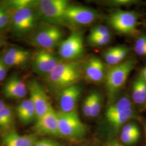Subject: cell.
I'll use <instances>...</instances> for the list:
<instances>
[{"mask_svg":"<svg viewBox=\"0 0 146 146\" xmlns=\"http://www.w3.org/2000/svg\"><path fill=\"white\" fill-rule=\"evenodd\" d=\"M84 61H62L47 77L46 81L51 90L60 92L78 84L84 76Z\"/></svg>","mask_w":146,"mask_h":146,"instance_id":"1","label":"cell"},{"mask_svg":"<svg viewBox=\"0 0 146 146\" xmlns=\"http://www.w3.org/2000/svg\"><path fill=\"white\" fill-rule=\"evenodd\" d=\"M135 64V60L131 58L107 69L104 82L110 99L115 98L125 86Z\"/></svg>","mask_w":146,"mask_h":146,"instance_id":"2","label":"cell"},{"mask_svg":"<svg viewBox=\"0 0 146 146\" xmlns=\"http://www.w3.org/2000/svg\"><path fill=\"white\" fill-rule=\"evenodd\" d=\"M69 2L66 0L37 1L35 8L39 19L46 23L52 25H66V12Z\"/></svg>","mask_w":146,"mask_h":146,"instance_id":"3","label":"cell"},{"mask_svg":"<svg viewBox=\"0 0 146 146\" xmlns=\"http://www.w3.org/2000/svg\"><path fill=\"white\" fill-rule=\"evenodd\" d=\"M63 40V33L57 26L45 23L34 31L29 42L35 47L49 50L58 47Z\"/></svg>","mask_w":146,"mask_h":146,"instance_id":"4","label":"cell"},{"mask_svg":"<svg viewBox=\"0 0 146 146\" xmlns=\"http://www.w3.org/2000/svg\"><path fill=\"white\" fill-rule=\"evenodd\" d=\"M58 57L63 61H81L85 54L84 32L74 30L58 46Z\"/></svg>","mask_w":146,"mask_h":146,"instance_id":"5","label":"cell"},{"mask_svg":"<svg viewBox=\"0 0 146 146\" xmlns=\"http://www.w3.org/2000/svg\"><path fill=\"white\" fill-rule=\"evenodd\" d=\"M57 115L61 137L77 140L86 134L87 128L81 121L76 110L69 113L60 111L57 112Z\"/></svg>","mask_w":146,"mask_h":146,"instance_id":"6","label":"cell"},{"mask_svg":"<svg viewBox=\"0 0 146 146\" xmlns=\"http://www.w3.org/2000/svg\"><path fill=\"white\" fill-rule=\"evenodd\" d=\"M38 19L35 5L16 11L11 17L13 31L18 36L26 35L36 28Z\"/></svg>","mask_w":146,"mask_h":146,"instance_id":"7","label":"cell"},{"mask_svg":"<svg viewBox=\"0 0 146 146\" xmlns=\"http://www.w3.org/2000/svg\"><path fill=\"white\" fill-rule=\"evenodd\" d=\"M139 15L135 11L116 9L113 11L108 18V23L114 30L121 34H135Z\"/></svg>","mask_w":146,"mask_h":146,"instance_id":"8","label":"cell"},{"mask_svg":"<svg viewBox=\"0 0 146 146\" xmlns=\"http://www.w3.org/2000/svg\"><path fill=\"white\" fill-rule=\"evenodd\" d=\"M100 18L99 12L82 5H69L65 14L66 25L78 27L90 25Z\"/></svg>","mask_w":146,"mask_h":146,"instance_id":"9","label":"cell"},{"mask_svg":"<svg viewBox=\"0 0 146 146\" xmlns=\"http://www.w3.org/2000/svg\"><path fill=\"white\" fill-rule=\"evenodd\" d=\"M27 87L30 94L29 99L35 107L37 120L47 114L52 108V106L44 89L37 80H30Z\"/></svg>","mask_w":146,"mask_h":146,"instance_id":"10","label":"cell"},{"mask_svg":"<svg viewBox=\"0 0 146 146\" xmlns=\"http://www.w3.org/2000/svg\"><path fill=\"white\" fill-rule=\"evenodd\" d=\"M62 61L49 50H42L35 55L33 60V68L38 75L47 77Z\"/></svg>","mask_w":146,"mask_h":146,"instance_id":"11","label":"cell"},{"mask_svg":"<svg viewBox=\"0 0 146 146\" xmlns=\"http://www.w3.org/2000/svg\"><path fill=\"white\" fill-rule=\"evenodd\" d=\"M82 88L79 84H76L61 91L59 93L58 104L60 111L69 113L76 110Z\"/></svg>","mask_w":146,"mask_h":146,"instance_id":"12","label":"cell"},{"mask_svg":"<svg viewBox=\"0 0 146 146\" xmlns=\"http://www.w3.org/2000/svg\"><path fill=\"white\" fill-rule=\"evenodd\" d=\"M35 129L40 134L61 137L57 112L53 108L36 120Z\"/></svg>","mask_w":146,"mask_h":146,"instance_id":"13","label":"cell"},{"mask_svg":"<svg viewBox=\"0 0 146 146\" xmlns=\"http://www.w3.org/2000/svg\"><path fill=\"white\" fill-rule=\"evenodd\" d=\"M107 70L104 63L97 57H92L84 62V76L91 82H104Z\"/></svg>","mask_w":146,"mask_h":146,"instance_id":"14","label":"cell"},{"mask_svg":"<svg viewBox=\"0 0 146 146\" xmlns=\"http://www.w3.org/2000/svg\"><path fill=\"white\" fill-rule=\"evenodd\" d=\"M2 91L8 99L20 100L28 93L27 85L18 75L13 74L8 78L2 87Z\"/></svg>","mask_w":146,"mask_h":146,"instance_id":"15","label":"cell"},{"mask_svg":"<svg viewBox=\"0 0 146 146\" xmlns=\"http://www.w3.org/2000/svg\"><path fill=\"white\" fill-rule=\"evenodd\" d=\"M2 56L7 67H22L28 63L31 58V52L19 47H11L7 49Z\"/></svg>","mask_w":146,"mask_h":146,"instance_id":"16","label":"cell"},{"mask_svg":"<svg viewBox=\"0 0 146 146\" xmlns=\"http://www.w3.org/2000/svg\"><path fill=\"white\" fill-rule=\"evenodd\" d=\"M1 139L5 146H33L38 140L34 135H20L13 129L4 131Z\"/></svg>","mask_w":146,"mask_h":146,"instance_id":"17","label":"cell"},{"mask_svg":"<svg viewBox=\"0 0 146 146\" xmlns=\"http://www.w3.org/2000/svg\"><path fill=\"white\" fill-rule=\"evenodd\" d=\"M130 52V49L125 46H116L110 48L104 54L105 62L110 66L119 64L125 61Z\"/></svg>","mask_w":146,"mask_h":146,"instance_id":"18","label":"cell"},{"mask_svg":"<svg viewBox=\"0 0 146 146\" xmlns=\"http://www.w3.org/2000/svg\"><path fill=\"white\" fill-rule=\"evenodd\" d=\"M17 115L21 123L28 125L36 120L35 107L31 100H24L17 106Z\"/></svg>","mask_w":146,"mask_h":146,"instance_id":"19","label":"cell"},{"mask_svg":"<svg viewBox=\"0 0 146 146\" xmlns=\"http://www.w3.org/2000/svg\"><path fill=\"white\" fill-rule=\"evenodd\" d=\"M131 99L134 104L141 108H146V82L141 75L133 84Z\"/></svg>","mask_w":146,"mask_h":146,"instance_id":"20","label":"cell"},{"mask_svg":"<svg viewBox=\"0 0 146 146\" xmlns=\"http://www.w3.org/2000/svg\"><path fill=\"white\" fill-rule=\"evenodd\" d=\"M134 108L132 101L127 95L121 96L110 103L105 112L106 117L118 114Z\"/></svg>","mask_w":146,"mask_h":146,"instance_id":"21","label":"cell"},{"mask_svg":"<svg viewBox=\"0 0 146 146\" xmlns=\"http://www.w3.org/2000/svg\"><path fill=\"white\" fill-rule=\"evenodd\" d=\"M136 111L134 108L126 111L106 117L110 125L115 130L117 131L125 125L127 122L136 117Z\"/></svg>","mask_w":146,"mask_h":146,"instance_id":"22","label":"cell"},{"mask_svg":"<svg viewBox=\"0 0 146 146\" xmlns=\"http://www.w3.org/2000/svg\"><path fill=\"white\" fill-rule=\"evenodd\" d=\"M15 122V116L13 110L7 106L0 110V130L4 131L12 129Z\"/></svg>","mask_w":146,"mask_h":146,"instance_id":"23","label":"cell"},{"mask_svg":"<svg viewBox=\"0 0 146 146\" xmlns=\"http://www.w3.org/2000/svg\"><path fill=\"white\" fill-rule=\"evenodd\" d=\"M37 1L33 0H11L5 2L3 3L10 11H19L23 8L34 6L36 4Z\"/></svg>","mask_w":146,"mask_h":146,"instance_id":"24","label":"cell"},{"mask_svg":"<svg viewBox=\"0 0 146 146\" xmlns=\"http://www.w3.org/2000/svg\"><path fill=\"white\" fill-rule=\"evenodd\" d=\"M11 17L10 11L3 3H0V31H5L11 25Z\"/></svg>","mask_w":146,"mask_h":146,"instance_id":"25","label":"cell"},{"mask_svg":"<svg viewBox=\"0 0 146 146\" xmlns=\"http://www.w3.org/2000/svg\"><path fill=\"white\" fill-rule=\"evenodd\" d=\"M92 95V114L91 117H97L101 111L102 104V98L99 93L94 92Z\"/></svg>","mask_w":146,"mask_h":146,"instance_id":"26","label":"cell"},{"mask_svg":"<svg viewBox=\"0 0 146 146\" xmlns=\"http://www.w3.org/2000/svg\"><path fill=\"white\" fill-rule=\"evenodd\" d=\"M111 40V34L101 36L87 38V41L89 45L93 47H102L109 43Z\"/></svg>","mask_w":146,"mask_h":146,"instance_id":"27","label":"cell"},{"mask_svg":"<svg viewBox=\"0 0 146 146\" xmlns=\"http://www.w3.org/2000/svg\"><path fill=\"white\" fill-rule=\"evenodd\" d=\"M111 34L110 29L103 25H96L92 28L89 34V37L101 36Z\"/></svg>","mask_w":146,"mask_h":146,"instance_id":"28","label":"cell"},{"mask_svg":"<svg viewBox=\"0 0 146 146\" xmlns=\"http://www.w3.org/2000/svg\"><path fill=\"white\" fill-rule=\"evenodd\" d=\"M141 134H126L121 133L120 140L122 143L127 145H132L136 143L140 137Z\"/></svg>","mask_w":146,"mask_h":146,"instance_id":"29","label":"cell"},{"mask_svg":"<svg viewBox=\"0 0 146 146\" xmlns=\"http://www.w3.org/2000/svg\"><path fill=\"white\" fill-rule=\"evenodd\" d=\"M121 133L126 134H140V131L139 127L135 123L129 122L122 127Z\"/></svg>","mask_w":146,"mask_h":146,"instance_id":"30","label":"cell"},{"mask_svg":"<svg viewBox=\"0 0 146 146\" xmlns=\"http://www.w3.org/2000/svg\"><path fill=\"white\" fill-rule=\"evenodd\" d=\"M82 111L85 116L91 117L92 114V95L89 94L84 101L82 106Z\"/></svg>","mask_w":146,"mask_h":146,"instance_id":"31","label":"cell"},{"mask_svg":"<svg viewBox=\"0 0 146 146\" xmlns=\"http://www.w3.org/2000/svg\"><path fill=\"white\" fill-rule=\"evenodd\" d=\"M136 3V1L133 0H112L107 2V4L110 6L121 7L129 6Z\"/></svg>","mask_w":146,"mask_h":146,"instance_id":"32","label":"cell"},{"mask_svg":"<svg viewBox=\"0 0 146 146\" xmlns=\"http://www.w3.org/2000/svg\"><path fill=\"white\" fill-rule=\"evenodd\" d=\"M33 146H61V145L54 140L43 139L37 140Z\"/></svg>","mask_w":146,"mask_h":146,"instance_id":"33","label":"cell"},{"mask_svg":"<svg viewBox=\"0 0 146 146\" xmlns=\"http://www.w3.org/2000/svg\"><path fill=\"white\" fill-rule=\"evenodd\" d=\"M8 67L4 62L2 56H0V83L2 82L7 76Z\"/></svg>","mask_w":146,"mask_h":146,"instance_id":"34","label":"cell"},{"mask_svg":"<svg viewBox=\"0 0 146 146\" xmlns=\"http://www.w3.org/2000/svg\"><path fill=\"white\" fill-rule=\"evenodd\" d=\"M144 48H146V35H142L136 40L134 49L136 50Z\"/></svg>","mask_w":146,"mask_h":146,"instance_id":"35","label":"cell"},{"mask_svg":"<svg viewBox=\"0 0 146 146\" xmlns=\"http://www.w3.org/2000/svg\"><path fill=\"white\" fill-rule=\"evenodd\" d=\"M6 106L5 102L2 100L0 99V110H2L4 107H5Z\"/></svg>","mask_w":146,"mask_h":146,"instance_id":"36","label":"cell"},{"mask_svg":"<svg viewBox=\"0 0 146 146\" xmlns=\"http://www.w3.org/2000/svg\"><path fill=\"white\" fill-rule=\"evenodd\" d=\"M141 75H142V76L143 77V78H144V80H145V81L146 82V67L142 70Z\"/></svg>","mask_w":146,"mask_h":146,"instance_id":"37","label":"cell"},{"mask_svg":"<svg viewBox=\"0 0 146 146\" xmlns=\"http://www.w3.org/2000/svg\"><path fill=\"white\" fill-rule=\"evenodd\" d=\"M4 43H5L4 39H3V37L2 36H1V35L0 34V48L3 45Z\"/></svg>","mask_w":146,"mask_h":146,"instance_id":"38","label":"cell"},{"mask_svg":"<svg viewBox=\"0 0 146 146\" xmlns=\"http://www.w3.org/2000/svg\"><path fill=\"white\" fill-rule=\"evenodd\" d=\"M108 146H122L121 145H120L119 144H117V143H111L108 145Z\"/></svg>","mask_w":146,"mask_h":146,"instance_id":"39","label":"cell"},{"mask_svg":"<svg viewBox=\"0 0 146 146\" xmlns=\"http://www.w3.org/2000/svg\"><path fill=\"white\" fill-rule=\"evenodd\" d=\"M145 132H146V125H145Z\"/></svg>","mask_w":146,"mask_h":146,"instance_id":"40","label":"cell"}]
</instances>
